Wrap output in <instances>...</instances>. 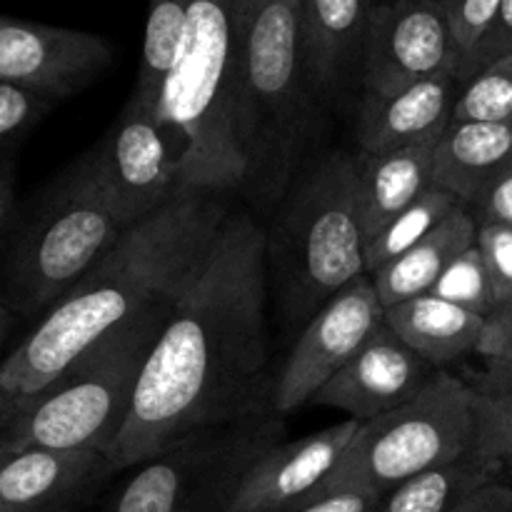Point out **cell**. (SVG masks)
I'll use <instances>...</instances> for the list:
<instances>
[{
	"mask_svg": "<svg viewBox=\"0 0 512 512\" xmlns=\"http://www.w3.org/2000/svg\"><path fill=\"white\" fill-rule=\"evenodd\" d=\"M268 290L265 230L253 215L230 213L145 363L133 413L108 455L115 473L193 430L273 413L275 380L265 373Z\"/></svg>",
	"mask_w": 512,
	"mask_h": 512,
	"instance_id": "6da1fadb",
	"label": "cell"
},
{
	"mask_svg": "<svg viewBox=\"0 0 512 512\" xmlns=\"http://www.w3.org/2000/svg\"><path fill=\"white\" fill-rule=\"evenodd\" d=\"M233 213L220 190L183 188L165 208L133 225L20 340L0 368V425L53 385L85 350L173 303L213 253Z\"/></svg>",
	"mask_w": 512,
	"mask_h": 512,
	"instance_id": "7a4b0ae2",
	"label": "cell"
},
{
	"mask_svg": "<svg viewBox=\"0 0 512 512\" xmlns=\"http://www.w3.org/2000/svg\"><path fill=\"white\" fill-rule=\"evenodd\" d=\"M313 80L305 68L300 0H248L233 80V135L240 188L278 205L300 170L313 125Z\"/></svg>",
	"mask_w": 512,
	"mask_h": 512,
	"instance_id": "3957f363",
	"label": "cell"
},
{
	"mask_svg": "<svg viewBox=\"0 0 512 512\" xmlns=\"http://www.w3.org/2000/svg\"><path fill=\"white\" fill-rule=\"evenodd\" d=\"M360 160L325 153L298 170L265 230L268 280L285 325L303 330L335 295L368 278Z\"/></svg>",
	"mask_w": 512,
	"mask_h": 512,
	"instance_id": "277c9868",
	"label": "cell"
},
{
	"mask_svg": "<svg viewBox=\"0 0 512 512\" xmlns=\"http://www.w3.org/2000/svg\"><path fill=\"white\" fill-rule=\"evenodd\" d=\"M128 230L93 145L38 195L5 243L3 328L50 313Z\"/></svg>",
	"mask_w": 512,
	"mask_h": 512,
	"instance_id": "5b68a950",
	"label": "cell"
},
{
	"mask_svg": "<svg viewBox=\"0 0 512 512\" xmlns=\"http://www.w3.org/2000/svg\"><path fill=\"white\" fill-rule=\"evenodd\" d=\"M248 0H190L160 113L180 145V185L240 190L243 160L233 135V80Z\"/></svg>",
	"mask_w": 512,
	"mask_h": 512,
	"instance_id": "8992f818",
	"label": "cell"
},
{
	"mask_svg": "<svg viewBox=\"0 0 512 512\" xmlns=\"http://www.w3.org/2000/svg\"><path fill=\"white\" fill-rule=\"evenodd\" d=\"M173 303L155 305L85 350L53 385L0 425V458L30 448L110 455L133 413L145 363Z\"/></svg>",
	"mask_w": 512,
	"mask_h": 512,
	"instance_id": "52a82bcc",
	"label": "cell"
},
{
	"mask_svg": "<svg viewBox=\"0 0 512 512\" xmlns=\"http://www.w3.org/2000/svg\"><path fill=\"white\" fill-rule=\"evenodd\" d=\"M475 453L470 385L438 370L400 408L363 423L323 490H368L383 498L405 480Z\"/></svg>",
	"mask_w": 512,
	"mask_h": 512,
	"instance_id": "ba28073f",
	"label": "cell"
},
{
	"mask_svg": "<svg viewBox=\"0 0 512 512\" xmlns=\"http://www.w3.org/2000/svg\"><path fill=\"white\" fill-rule=\"evenodd\" d=\"M283 415L193 430L135 465L110 512H228L250 465L280 443Z\"/></svg>",
	"mask_w": 512,
	"mask_h": 512,
	"instance_id": "9c48e42d",
	"label": "cell"
},
{
	"mask_svg": "<svg viewBox=\"0 0 512 512\" xmlns=\"http://www.w3.org/2000/svg\"><path fill=\"white\" fill-rule=\"evenodd\" d=\"M95 148L128 228L158 213L183 190L175 133L158 105L140 95H130L113 128Z\"/></svg>",
	"mask_w": 512,
	"mask_h": 512,
	"instance_id": "30bf717a",
	"label": "cell"
},
{
	"mask_svg": "<svg viewBox=\"0 0 512 512\" xmlns=\"http://www.w3.org/2000/svg\"><path fill=\"white\" fill-rule=\"evenodd\" d=\"M385 305L373 280L363 278L335 295L303 330L275 378L273 410L288 415L315 395L365 348L383 325Z\"/></svg>",
	"mask_w": 512,
	"mask_h": 512,
	"instance_id": "8fae6325",
	"label": "cell"
},
{
	"mask_svg": "<svg viewBox=\"0 0 512 512\" xmlns=\"http://www.w3.org/2000/svg\"><path fill=\"white\" fill-rule=\"evenodd\" d=\"M460 75V50L440 0H388L375 5L363 48L365 93Z\"/></svg>",
	"mask_w": 512,
	"mask_h": 512,
	"instance_id": "7c38bea8",
	"label": "cell"
},
{
	"mask_svg": "<svg viewBox=\"0 0 512 512\" xmlns=\"http://www.w3.org/2000/svg\"><path fill=\"white\" fill-rule=\"evenodd\" d=\"M103 35L23 18H0V80L43 93L55 103L93 83L113 63Z\"/></svg>",
	"mask_w": 512,
	"mask_h": 512,
	"instance_id": "4fadbf2b",
	"label": "cell"
},
{
	"mask_svg": "<svg viewBox=\"0 0 512 512\" xmlns=\"http://www.w3.org/2000/svg\"><path fill=\"white\" fill-rule=\"evenodd\" d=\"M438 370L383 320L365 348L315 395L313 405L340 410L363 425L413 400Z\"/></svg>",
	"mask_w": 512,
	"mask_h": 512,
	"instance_id": "5bb4252c",
	"label": "cell"
},
{
	"mask_svg": "<svg viewBox=\"0 0 512 512\" xmlns=\"http://www.w3.org/2000/svg\"><path fill=\"white\" fill-rule=\"evenodd\" d=\"M358 428V420H345L308 438L275 443L243 475L228 512H270L323 490Z\"/></svg>",
	"mask_w": 512,
	"mask_h": 512,
	"instance_id": "9a60e30c",
	"label": "cell"
},
{
	"mask_svg": "<svg viewBox=\"0 0 512 512\" xmlns=\"http://www.w3.org/2000/svg\"><path fill=\"white\" fill-rule=\"evenodd\" d=\"M115 475L100 450L30 448L3 455L0 512H75Z\"/></svg>",
	"mask_w": 512,
	"mask_h": 512,
	"instance_id": "2e32d148",
	"label": "cell"
},
{
	"mask_svg": "<svg viewBox=\"0 0 512 512\" xmlns=\"http://www.w3.org/2000/svg\"><path fill=\"white\" fill-rule=\"evenodd\" d=\"M460 78L435 75L393 93H365L358 110V143L365 155L438 143L453 123Z\"/></svg>",
	"mask_w": 512,
	"mask_h": 512,
	"instance_id": "e0dca14e",
	"label": "cell"
},
{
	"mask_svg": "<svg viewBox=\"0 0 512 512\" xmlns=\"http://www.w3.org/2000/svg\"><path fill=\"white\" fill-rule=\"evenodd\" d=\"M503 473V463L470 453L405 480L375 512H512V485Z\"/></svg>",
	"mask_w": 512,
	"mask_h": 512,
	"instance_id": "ac0fdd59",
	"label": "cell"
},
{
	"mask_svg": "<svg viewBox=\"0 0 512 512\" xmlns=\"http://www.w3.org/2000/svg\"><path fill=\"white\" fill-rule=\"evenodd\" d=\"M510 160L512 120L450 123L435 148L433 185L465 205L478 203Z\"/></svg>",
	"mask_w": 512,
	"mask_h": 512,
	"instance_id": "d6986e66",
	"label": "cell"
},
{
	"mask_svg": "<svg viewBox=\"0 0 512 512\" xmlns=\"http://www.w3.org/2000/svg\"><path fill=\"white\" fill-rule=\"evenodd\" d=\"M373 0H300L305 68L315 90L333 88L355 55H363Z\"/></svg>",
	"mask_w": 512,
	"mask_h": 512,
	"instance_id": "ffe728a7",
	"label": "cell"
},
{
	"mask_svg": "<svg viewBox=\"0 0 512 512\" xmlns=\"http://www.w3.org/2000/svg\"><path fill=\"white\" fill-rule=\"evenodd\" d=\"M438 143L365 155L360 160L358 205L365 240H373L415 200L433 188V160Z\"/></svg>",
	"mask_w": 512,
	"mask_h": 512,
	"instance_id": "44dd1931",
	"label": "cell"
},
{
	"mask_svg": "<svg viewBox=\"0 0 512 512\" xmlns=\"http://www.w3.org/2000/svg\"><path fill=\"white\" fill-rule=\"evenodd\" d=\"M478 230V215L468 213V208L460 205L428 238H423L393 263L370 275L380 303L390 308V305L405 303V300L430 295V290L443 278L450 263L478 243Z\"/></svg>",
	"mask_w": 512,
	"mask_h": 512,
	"instance_id": "7402d4cb",
	"label": "cell"
},
{
	"mask_svg": "<svg viewBox=\"0 0 512 512\" xmlns=\"http://www.w3.org/2000/svg\"><path fill=\"white\" fill-rule=\"evenodd\" d=\"M385 325L415 353L440 368L478 353L485 318L435 295H423L385 308Z\"/></svg>",
	"mask_w": 512,
	"mask_h": 512,
	"instance_id": "603a6c76",
	"label": "cell"
},
{
	"mask_svg": "<svg viewBox=\"0 0 512 512\" xmlns=\"http://www.w3.org/2000/svg\"><path fill=\"white\" fill-rule=\"evenodd\" d=\"M470 385L475 420V455L512 463V363H485Z\"/></svg>",
	"mask_w": 512,
	"mask_h": 512,
	"instance_id": "cb8c5ba5",
	"label": "cell"
},
{
	"mask_svg": "<svg viewBox=\"0 0 512 512\" xmlns=\"http://www.w3.org/2000/svg\"><path fill=\"white\" fill-rule=\"evenodd\" d=\"M148 8L140 73L133 93L160 108V95H163L165 80H168L175 55H178L190 0H150Z\"/></svg>",
	"mask_w": 512,
	"mask_h": 512,
	"instance_id": "d4e9b609",
	"label": "cell"
},
{
	"mask_svg": "<svg viewBox=\"0 0 512 512\" xmlns=\"http://www.w3.org/2000/svg\"><path fill=\"white\" fill-rule=\"evenodd\" d=\"M465 205L453 193L443 188H430L420 200H415L408 210L398 215L393 223L385 225L373 240L365 245V258H368V275L378 273L388 263L428 238L450 213Z\"/></svg>",
	"mask_w": 512,
	"mask_h": 512,
	"instance_id": "484cf974",
	"label": "cell"
},
{
	"mask_svg": "<svg viewBox=\"0 0 512 512\" xmlns=\"http://www.w3.org/2000/svg\"><path fill=\"white\" fill-rule=\"evenodd\" d=\"M485 120H512V55L495 60L460 85L453 123Z\"/></svg>",
	"mask_w": 512,
	"mask_h": 512,
	"instance_id": "4316f807",
	"label": "cell"
},
{
	"mask_svg": "<svg viewBox=\"0 0 512 512\" xmlns=\"http://www.w3.org/2000/svg\"><path fill=\"white\" fill-rule=\"evenodd\" d=\"M430 295H435L440 300H448L453 305H460V308L470 310L475 315H483V318H488V315H493L498 310V300H495L493 293V280H490V270L485 265L478 243L450 263V268L435 283Z\"/></svg>",
	"mask_w": 512,
	"mask_h": 512,
	"instance_id": "83f0119b",
	"label": "cell"
},
{
	"mask_svg": "<svg viewBox=\"0 0 512 512\" xmlns=\"http://www.w3.org/2000/svg\"><path fill=\"white\" fill-rule=\"evenodd\" d=\"M55 100L23 85L0 80V140L5 155L25 140V135L53 110Z\"/></svg>",
	"mask_w": 512,
	"mask_h": 512,
	"instance_id": "f1b7e54d",
	"label": "cell"
},
{
	"mask_svg": "<svg viewBox=\"0 0 512 512\" xmlns=\"http://www.w3.org/2000/svg\"><path fill=\"white\" fill-rule=\"evenodd\" d=\"M440 3L445 5V13H448L450 28H453V35H455V43H458V50H460L458 78H463L470 58H473L480 40L485 38V33H488L490 25H493L503 0H440ZM460 83H463V80H460Z\"/></svg>",
	"mask_w": 512,
	"mask_h": 512,
	"instance_id": "f546056e",
	"label": "cell"
},
{
	"mask_svg": "<svg viewBox=\"0 0 512 512\" xmlns=\"http://www.w3.org/2000/svg\"><path fill=\"white\" fill-rule=\"evenodd\" d=\"M478 248L493 280V293L498 308L512 300V225L480 223Z\"/></svg>",
	"mask_w": 512,
	"mask_h": 512,
	"instance_id": "4dcf8cb0",
	"label": "cell"
},
{
	"mask_svg": "<svg viewBox=\"0 0 512 512\" xmlns=\"http://www.w3.org/2000/svg\"><path fill=\"white\" fill-rule=\"evenodd\" d=\"M380 495L368 490H318L270 512H375Z\"/></svg>",
	"mask_w": 512,
	"mask_h": 512,
	"instance_id": "1f68e13d",
	"label": "cell"
},
{
	"mask_svg": "<svg viewBox=\"0 0 512 512\" xmlns=\"http://www.w3.org/2000/svg\"><path fill=\"white\" fill-rule=\"evenodd\" d=\"M505 55H512V0H503V3H500V10L498 15H495L493 25H490V30L485 33V38L480 40L478 50H475V55L470 58L468 68H465L463 78L460 80L468 83L473 75H478L480 70L488 68L495 60L505 58Z\"/></svg>",
	"mask_w": 512,
	"mask_h": 512,
	"instance_id": "d6a6232c",
	"label": "cell"
},
{
	"mask_svg": "<svg viewBox=\"0 0 512 512\" xmlns=\"http://www.w3.org/2000/svg\"><path fill=\"white\" fill-rule=\"evenodd\" d=\"M485 363H512V300L485 318L478 353Z\"/></svg>",
	"mask_w": 512,
	"mask_h": 512,
	"instance_id": "836d02e7",
	"label": "cell"
},
{
	"mask_svg": "<svg viewBox=\"0 0 512 512\" xmlns=\"http://www.w3.org/2000/svg\"><path fill=\"white\" fill-rule=\"evenodd\" d=\"M475 205L480 208V223L512 225V160Z\"/></svg>",
	"mask_w": 512,
	"mask_h": 512,
	"instance_id": "e575fe53",
	"label": "cell"
},
{
	"mask_svg": "<svg viewBox=\"0 0 512 512\" xmlns=\"http://www.w3.org/2000/svg\"><path fill=\"white\" fill-rule=\"evenodd\" d=\"M3 175H0V233H3V245L8 243L10 235L15 233L20 223V208H15L13 193V158L3 155Z\"/></svg>",
	"mask_w": 512,
	"mask_h": 512,
	"instance_id": "d590c367",
	"label": "cell"
},
{
	"mask_svg": "<svg viewBox=\"0 0 512 512\" xmlns=\"http://www.w3.org/2000/svg\"><path fill=\"white\" fill-rule=\"evenodd\" d=\"M505 470H508V483L512 485V463L508 465V468H505Z\"/></svg>",
	"mask_w": 512,
	"mask_h": 512,
	"instance_id": "8d00e7d4",
	"label": "cell"
}]
</instances>
